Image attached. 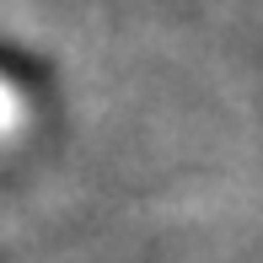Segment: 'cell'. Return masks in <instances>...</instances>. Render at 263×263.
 Returning <instances> with one entry per match:
<instances>
[{
    "label": "cell",
    "instance_id": "cell-1",
    "mask_svg": "<svg viewBox=\"0 0 263 263\" xmlns=\"http://www.w3.org/2000/svg\"><path fill=\"white\" fill-rule=\"evenodd\" d=\"M0 81H6V86H16V91H38L43 81H49V70H43V59L11 49V43H0Z\"/></svg>",
    "mask_w": 263,
    "mask_h": 263
}]
</instances>
